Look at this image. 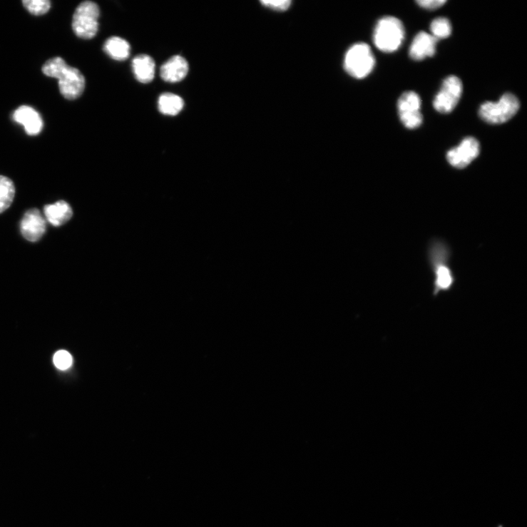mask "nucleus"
<instances>
[{
    "mask_svg": "<svg viewBox=\"0 0 527 527\" xmlns=\"http://www.w3.org/2000/svg\"><path fill=\"white\" fill-rule=\"evenodd\" d=\"M20 230L23 237L30 242H37L44 236L46 224L39 210L34 208L24 214Z\"/></svg>",
    "mask_w": 527,
    "mask_h": 527,
    "instance_id": "9",
    "label": "nucleus"
},
{
    "mask_svg": "<svg viewBox=\"0 0 527 527\" xmlns=\"http://www.w3.org/2000/svg\"><path fill=\"white\" fill-rule=\"evenodd\" d=\"M432 35L438 41L449 38L452 33V26L450 21L446 18L439 17L434 19L431 24Z\"/></svg>",
    "mask_w": 527,
    "mask_h": 527,
    "instance_id": "18",
    "label": "nucleus"
},
{
    "mask_svg": "<svg viewBox=\"0 0 527 527\" xmlns=\"http://www.w3.org/2000/svg\"><path fill=\"white\" fill-rule=\"evenodd\" d=\"M416 3L425 9L435 10L445 5L447 1L445 0H419Z\"/></svg>",
    "mask_w": 527,
    "mask_h": 527,
    "instance_id": "23",
    "label": "nucleus"
},
{
    "mask_svg": "<svg viewBox=\"0 0 527 527\" xmlns=\"http://www.w3.org/2000/svg\"><path fill=\"white\" fill-rule=\"evenodd\" d=\"M261 3L264 6L278 11H287L292 4L290 0H281V1H262Z\"/></svg>",
    "mask_w": 527,
    "mask_h": 527,
    "instance_id": "22",
    "label": "nucleus"
},
{
    "mask_svg": "<svg viewBox=\"0 0 527 527\" xmlns=\"http://www.w3.org/2000/svg\"><path fill=\"white\" fill-rule=\"evenodd\" d=\"M520 103L512 93L504 94L498 102L487 101L481 106L479 115L487 123L503 124L512 119L518 113Z\"/></svg>",
    "mask_w": 527,
    "mask_h": 527,
    "instance_id": "3",
    "label": "nucleus"
},
{
    "mask_svg": "<svg viewBox=\"0 0 527 527\" xmlns=\"http://www.w3.org/2000/svg\"><path fill=\"white\" fill-rule=\"evenodd\" d=\"M104 51L111 58L123 61L130 56V44L122 38L112 37L108 39L103 46Z\"/></svg>",
    "mask_w": 527,
    "mask_h": 527,
    "instance_id": "15",
    "label": "nucleus"
},
{
    "mask_svg": "<svg viewBox=\"0 0 527 527\" xmlns=\"http://www.w3.org/2000/svg\"><path fill=\"white\" fill-rule=\"evenodd\" d=\"M133 71L135 78L144 84L151 82L155 77V63L147 54H140L132 62Z\"/></svg>",
    "mask_w": 527,
    "mask_h": 527,
    "instance_id": "13",
    "label": "nucleus"
},
{
    "mask_svg": "<svg viewBox=\"0 0 527 527\" xmlns=\"http://www.w3.org/2000/svg\"><path fill=\"white\" fill-rule=\"evenodd\" d=\"M44 213L49 223L58 227L67 223L73 215V210L66 202L61 200L46 205Z\"/></svg>",
    "mask_w": 527,
    "mask_h": 527,
    "instance_id": "14",
    "label": "nucleus"
},
{
    "mask_svg": "<svg viewBox=\"0 0 527 527\" xmlns=\"http://www.w3.org/2000/svg\"><path fill=\"white\" fill-rule=\"evenodd\" d=\"M23 5L27 11L36 16L47 13L51 8L48 0H24Z\"/></svg>",
    "mask_w": 527,
    "mask_h": 527,
    "instance_id": "20",
    "label": "nucleus"
},
{
    "mask_svg": "<svg viewBox=\"0 0 527 527\" xmlns=\"http://www.w3.org/2000/svg\"><path fill=\"white\" fill-rule=\"evenodd\" d=\"M15 185L9 178L0 175V213L11 205L15 197Z\"/></svg>",
    "mask_w": 527,
    "mask_h": 527,
    "instance_id": "17",
    "label": "nucleus"
},
{
    "mask_svg": "<svg viewBox=\"0 0 527 527\" xmlns=\"http://www.w3.org/2000/svg\"><path fill=\"white\" fill-rule=\"evenodd\" d=\"M496 527H505L503 524H499Z\"/></svg>",
    "mask_w": 527,
    "mask_h": 527,
    "instance_id": "24",
    "label": "nucleus"
},
{
    "mask_svg": "<svg viewBox=\"0 0 527 527\" xmlns=\"http://www.w3.org/2000/svg\"><path fill=\"white\" fill-rule=\"evenodd\" d=\"M98 6L92 1L81 3L76 9L72 21L75 34L83 39L94 38L98 31Z\"/></svg>",
    "mask_w": 527,
    "mask_h": 527,
    "instance_id": "5",
    "label": "nucleus"
},
{
    "mask_svg": "<svg viewBox=\"0 0 527 527\" xmlns=\"http://www.w3.org/2000/svg\"><path fill=\"white\" fill-rule=\"evenodd\" d=\"M15 122L24 126L26 133L31 135H38L43 128V121L36 111L29 106L18 108L14 115Z\"/></svg>",
    "mask_w": 527,
    "mask_h": 527,
    "instance_id": "10",
    "label": "nucleus"
},
{
    "mask_svg": "<svg viewBox=\"0 0 527 527\" xmlns=\"http://www.w3.org/2000/svg\"><path fill=\"white\" fill-rule=\"evenodd\" d=\"M43 73L58 78L61 93L68 100L80 97L86 88V78L77 68L68 66L59 57L48 61L42 68Z\"/></svg>",
    "mask_w": 527,
    "mask_h": 527,
    "instance_id": "1",
    "label": "nucleus"
},
{
    "mask_svg": "<svg viewBox=\"0 0 527 527\" xmlns=\"http://www.w3.org/2000/svg\"><path fill=\"white\" fill-rule=\"evenodd\" d=\"M188 70L187 61L180 55H177L161 66L160 76L165 81L179 82L186 77Z\"/></svg>",
    "mask_w": 527,
    "mask_h": 527,
    "instance_id": "12",
    "label": "nucleus"
},
{
    "mask_svg": "<svg viewBox=\"0 0 527 527\" xmlns=\"http://www.w3.org/2000/svg\"><path fill=\"white\" fill-rule=\"evenodd\" d=\"M184 107L181 97L173 93H163L158 99V109L165 116H176Z\"/></svg>",
    "mask_w": 527,
    "mask_h": 527,
    "instance_id": "16",
    "label": "nucleus"
},
{
    "mask_svg": "<svg viewBox=\"0 0 527 527\" xmlns=\"http://www.w3.org/2000/svg\"><path fill=\"white\" fill-rule=\"evenodd\" d=\"M421 100L419 94L408 91L401 95L398 101L400 120L408 129L419 128L423 123L421 113Z\"/></svg>",
    "mask_w": 527,
    "mask_h": 527,
    "instance_id": "7",
    "label": "nucleus"
},
{
    "mask_svg": "<svg viewBox=\"0 0 527 527\" xmlns=\"http://www.w3.org/2000/svg\"><path fill=\"white\" fill-rule=\"evenodd\" d=\"M73 363L72 356L65 350L58 351L53 356V364L55 367L61 370L68 369Z\"/></svg>",
    "mask_w": 527,
    "mask_h": 527,
    "instance_id": "21",
    "label": "nucleus"
},
{
    "mask_svg": "<svg viewBox=\"0 0 527 527\" xmlns=\"http://www.w3.org/2000/svg\"><path fill=\"white\" fill-rule=\"evenodd\" d=\"M463 85L461 79L450 76L444 80L440 91L434 100V107L438 113L449 114L453 112L461 97Z\"/></svg>",
    "mask_w": 527,
    "mask_h": 527,
    "instance_id": "6",
    "label": "nucleus"
},
{
    "mask_svg": "<svg viewBox=\"0 0 527 527\" xmlns=\"http://www.w3.org/2000/svg\"><path fill=\"white\" fill-rule=\"evenodd\" d=\"M375 66V58L370 46L364 43L352 46L347 52L344 59L346 71L356 78L369 76Z\"/></svg>",
    "mask_w": 527,
    "mask_h": 527,
    "instance_id": "4",
    "label": "nucleus"
},
{
    "mask_svg": "<svg viewBox=\"0 0 527 527\" xmlns=\"http://www.w3.org/2000/svg\"><path fill=\"white\" fill-rule=\"evenodd\" d=\"M453 283V277L450 270L445 265L436 268V285L438 290H448Z\"/></svg>",
    "mask_w": 527,
    "mask_h": 527,
    "instance_id": "19",
    "label": "nucleus"
},
{
    "mask_svg": "<svg viewBox=\"0 0 527 527\" xmlns=\"http://www.w3.org/2000/svg\"><path fill=\"white\" fill-rule=\"evenodd\" d=\"M438 40L426 32H421L416 36L409 48L410 58L416 61H421L426 58H431L436 52Z\"/></svg>",
    "mask_w": 527,
    "mask_h": 527,
    "instance_id": "11",
    "label": "nucleus"
},
{
    "mask_svg": "<svg viewBox=\"0 0 527 527\" xmlns=\"http://www.w3.org/2000/svg\"><path fill=\"white\" fill-rule=\"evenodd\" d=\"M405 36L402 22L394 16H385L377 24L374 43L376 47L385 53L397 51L401 46Z\"/></svg>",
    "mask_w": 527,
    "mask_h": 527,
    "instance_id": "2",
    "label": "nucleus"
},
{
    "mask_svg": "<svg viewBox=\"0 0 527 527\" xmlns=\"http://www.w3.org/2000/svg\"><path fill=\"white\" fill-rule=\"evenodd\" d=\"M480 154V144L474 137H466L461 144L447 153L449 163L457 169H464Z\"/></svg>",
    "mask_w": 527,
    "mask_h": 527,
    "instance_id": "8",
    "label": "nucleus"
}]
</instances>
